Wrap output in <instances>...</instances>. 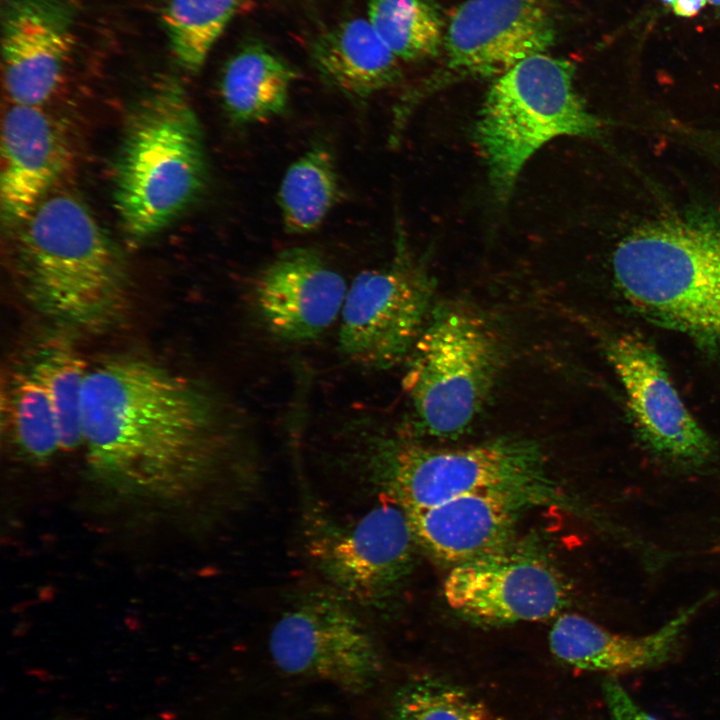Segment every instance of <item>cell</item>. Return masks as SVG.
<instances>
[{
    "instance_id": "obj_15",
    "label": "cell",
    "mask_w": 720,
    "mask_h": 720,
    "mask_svg": "<svg viewBox=\"0 0 720 720\" xmlns=\"http://www.w3.org/2000/svg\"><path fill=\"white\" fill-rule=\"evenodd\" d=\"M73 24L66 0H5L2 62L12 104L42 106L50 99L72 51Z\"/></svg>"
},
{
    "instance_id": "obj_25",
    "label": "cell",
    "mask_w": 720,
    "mask_h": 720,
    "mask_svg": "<svg viewBox=\"0 0 720 720\" xmlns=\"http://www.w3.org/2000/svg\"><path fill=\"white\" fill-rule=\"evenodd\" d=\"M29 370L50 401L61 450L71 451L82 445L81 405L89 368L71 347L53 344L39 354Z\"/></svg>"
},
{
    "instance_id": "obj_10",
    "label": "cell",
    "mask_w": 720,
    "mask_h": 720,
    "mask_svg": "<svg viewBox=\"0 0 720 720\" xmlns=\"http://www.w3.org/2000/svg\"><path fill=\"white\" fill-rule=\"evenodd\" d=\"M396 232L391 263L355 277L340 315V350L367 369L385 370L409 356L430 304V281L408 254L401 227Z\"/></svg>"
},
{
    "instance_id": "obj_24",
    "label": "cell",
    "mask_w": 720,
    "mask_h": 720,
    "mask_svg": "<svg viewBox=\"0 0 720 720\" xmlns=\"http://www.w3.org/2000/svg\"><path fill=\"white\" fill-rule=\"evenodd\" d=\"M242 0H167L161 14L173 55L198 72L240 8Z\"/></svg>"
},
{
    "instance_id": "obj_16",
    "label": "cell",
    "mask_w": 720,
    "mask_h": 720,
    "mask_svg": "<svg viewBox=\"0 0 720 720\" xmlns=\"http://www.w3.org/2000/svg\"><path fill=\"white\" fill-rule=\"evenodd\" d=\"M523 504L515 494L485 490L405 512L416 545L453 568L510 547Z\"/></svg>"
},
{
    "instance_id": "obj_19",
    "label": "cell",
    "mask_w": 720,
    "mask_h": 720,
    "mask_svg": "<svg viewBox=\"0 0 720 720\" xmlns=\"http://www.w3.org/2000/svg\"><path fill=\"white\" fill-rule=\"evenodd\" d=\"M311 57L320 76L353 101H366L401 78L400 60L364 18L321 33L312 43Z\"/></svg>"
},
{
    "instance_id": "obj_23",
    "label": "cell",
    "mask_w": 720,
    "mask_h": 720,
    "mask_svg": "<svg viewBox=\"0 0 720 720\" xmlns=\"http://www.w3.org/2000/svg\"><path fill=\"white\" fill-rule=\"evenodd\" d=\"M367 19L400 61L434 57L444 44L440 15L429 0H369Z\"/></svg>"
},
{
    "instance_id": "obj_28",
    "label": "cell",
    "mask_w": 720,
    "mask_h": 720,
    "mask_svg": "<svg viewBox=\"0 0 720 720\" xmlns=\"http://www.w3.org/2000/svg\"><path fill=\"white\" fill-rule=\"evenodd\" d=\"M672 13L679 17L696 16L708 6L720 7V0H662Z\"/></svg>"
},
{
    "instance_id": "obj_2",
    "label": "cell",
    "mask_w": 720,
    "mask_h": 720,
    "mask_svg": "<svg viewBox=\"0 0 720 720\" xmlns=\"http://www.w3.org/2000/svg\"><path fill=\"white\" fill-rule=\"evenodd\" d=\"M24 223L13 270L25 300L47 317L84 330L118 320L127 303L123 264L87 207L73 196L53 195Z\"/></svg>"
},
{
    "instance_id": "obj_4",
    "label": "cell",
    "mask_w": 720,
    "mask_h": 720,
    "mask_svg": "<svg viewBox=\"0 0 720 720\" xmlns=\"http://www.w3.org/2000/svg\"><path fill=\"white\" fill-rule=\"evenodd\" d=\"M207 158L199 119L183 89L161 83L127 122L114 173V205L135 239L173 222L203 192Z\"/></svg>"
},
{
    "instance_id": "obj_22",
    "label": "cell",
    "mask_w": 720,
    "mask_h": 720,
    "mask_svg": "<svg viewBox=\"0 0 720 720\" xmlns=\"http://www.w3.org/2000/svg\"><path fill=\"white\" fill-rule=\"evenodd\" d=\"M2 418L13 444L28 460L46 462L61 450L54 411L30 370L8 377L2 390Z\"/></svg>"
},
{
    "instance_id": "obj_26",
    "label": "cell",
    "mask_w": 720,
    "mask_h": 720,
    "mask_svg": "<svg viewBox=\"0 0 720 720\" xmlns=\"http://www.w3.org/2000/svg\"><path fill=\"white\" fill-rule=\"evenodd\" d=\"M389 720H500L464 689L433 678L408 682L394 695Z\"/></svg>"
},
{
    "instance_id": "obj_12",
    "label": "cell",
    "mask_w": 720,
    "mask_h": 720,
    "mask_svg": "<svg viewBox=\"0 0 720 720\" xmlns=\"http://www.w3.org/2000/svg\"><path fill=\"white\" fill-rule=\"evenodd\" d=\"M607 354L646 446L679 464L699 466L711 461L714 443L685 406L660 355L630 334L613 338Z\"/></svg>"
},
{
    "instance_id": "obj_20",
    "label": "cell",
    "mask_w": 720,
    "mask_h": 720,
    "mask_svg": "<svg viewBox=\"0 0 720 720\" xmlns=\"http://www.w3.org/2000/svg\"><path fill=\"white\" fill-rule=\"evenodd\" d=\"M295 70L260 43L238 50L226 63L220 96L229 119L249 125L286 112Z\"/></svg>"
},
{
    "instance_id": "obj_11",
    "label": "cell",
    "mask_w": 720,
    "mask_h": 720,
    "mask_svg": "<svg viewBox=\"0 0 720 720\" xmlns=\"http://www.w3.org/2000/svg\"><path fill=\"white\" fill-rule=\"evenodd\" d=\"M443 594L456 613L486 626L545 621L560 615L569 599L567 582L552 564L510 547L451 568Z\"/></svg>"
},
{
    "instance_id": "obj_6",
    "label": "cell",
    "mask_w": 720,
    "mask_h": 720,
    "mask_svg": "<svg viewBox=\"0 0 720 720\" xmlns=\"http://www.w3.org/2000/svg\"><path fill=\"white\" fill-rule=\"evenodd\" d=\"M575 66L540 53L496 78L475 125L491 184L506 200L527 160L559 136H594L600 123L574 88Z\"/></svg>"
},
{
    "instance_id": "obj_21",
    "label": "cell",
    "mask_w": 720,
    "mask_h": 720,
    "mask_svg": "<svg viewBox=\"0 0 720 720\" xmlns=\"http://www.w3.org/2000/svg\"><path fill=\"white\" fill-rule=\"evenodd\" d=\"M340 194L332 154L322 145L309 148L288 167L277 192L285 231L301 235L319 228Z\"/></svg>"
},
{
    "instance_id": "obj_14",
    "label": "cell",
    "mask_w": 720,
    "mask_h": 720,
    "mask_svg": "<svg viewBox=\"0 0 720 720\" xmlns=\"http://www.w3.org/2000/svg\"><path fill=\"white\" fill-rule=\"evenodd\" d=\"M347 291L343 276L318 251L293 247L258 274L253 302L272 335L304 342L320 336L341 315Z\"/></svg>"
},
{
    "instance_id": "obj_18",
    "label": "cell",
    "mask_w": 720,
    "mask_h": 720,
    "mask_svg": "<svg viewBox=\"0 0 720 720\" xmlns=\"http://www.w3.org/2000/svg\"><path fill=\"white\" fill-rule=\"evenodd\" d=\"M707 599L642 636L619 634L582 615L563 613L550 630L549 647L559 661L577 669L624 673L650 668L670 658L684 628Z\"/></svg>"
},
{
    "instance_id": "obj_27",
    "label": "cell",
    "mask_w": 720,
    "mask_h": 720,
    "mask_svg": "<svg viewBox=\"0 0 720 720\" xmlns=\"http://www.w3.org/2000/svg\"><path fill=\"white\" fill-rule=\"evenodd\" d=\"M602 690L610 720H658L643 709L617 680H605Z\"/></svg>"
},
{
    "instance_id": "obj_8",
    "label": "cell",
    "mask_w": 720,
    "mask_h": 720,
    "mask_svg": "<svg viewBox=\"0 0 720 720\" xmlns=\"http://www.w3.org/2000/svg\"><path fill=\"white\" fill-rule=\"evenodd\" d=\"M312 503L304 511V550L329 589L354 606L387 610L411 574L416 542L405 510L381 502L343 522Z\"/></svg>"
},
{
    "instance_id": "obj_1",
    "label": "cell",
    "mask_w": 720,
    "mask_h": 720,
    "mask_svg": "<svg viewBox=\"0 0 720 720\" xmlns=\"http://www.w3.org/2000/svg\"><path fill=\"white\" fill-rule=\"evenodd\" d=\"M81 433L100 478L129 492L160 496L216 480L229 441L209 394L131 358L89 368Z\"/></svg>"
},
{
    "instance_id": "obj_9",
    "label": "cell",
    "mask_w": 720,
    "mask_h": 720,
    "mask_svg": "<svg viewBox=\"0 0 720 720\" xmlns=\"http://www.w3.org/2000/svg\"><path fill=\"white\" fill-rule=\"evenodd\" d=\"M269 651L283 672L353 694L368 690L382 669L376 642L354 605L329 588L296 596L270 632Z\"/></svg>"
},
{
    "instance_id": "obj_17",
    "label": "cell",
    "mask_w": 720,
    "mask_h": 720,
    "mask_svg": "<svg viewBox=\"0 0 720 720\" xmlns=\"http://www.w3.org/2000/svg\"><path fill=\"white\" fill-rule=\"evenodd\" d=\"M62 139L42 106L12 104L1 134L0 197L8 224L25 222L64 167Z\"/></svg>"
},
{
    "instance_id": "obj_3",
    "label": "cell",
    "mask_w": 720,
    "mask_h": 720,
    "mask_svg": "<svg viewBox=\"0 0 720 720\" xmlns=\"http://www.w3.org/2000/svg\"><path fill=\"white\" fill-rule=\"evenodd\" d=\"M361 432L354 446L360 472L404 510L485 490L512 493L528 503L554 494L544 455L528 440L504 437L468 447L435 448L376 424Z\"/></svg>"
},
{
    "instance_id": "obj_5",
    "label": "cell",
    "mask_w": 720,
    "mask_h": 720,
    "mask_svg": "<svg viewBox=\"0 0 720 720\" xmlns=\"http://www.w3.org/2000/svg\"><path fill=\"white\" fill-rule=\"evenodd\" d=\"M612 265L636 312L720 359V228L650 225L619 243Z\"/></svg>"
},
{
    "instance_id": "obj_7",
    "label": "cell",
    "mask_w": 720,
    "mask_h": 720,
    "mask_svg": "<svg viewBox=\"0 0 720 720\" xmlns=\"http://www.w3.org/2000/svg\"><path fill=\"white\" fill-rule=\"evenodd\" d=\"M500 351L488 324L471 310L437 309L414 344L403 387L424 433L462 435L495 381Z\"/></svg>"
},
{
    "instance_id": "obj_13",
    "label": "cell",
    "mask_w": 720,
    "mask_h": 720,
    "mask_svg": "<svg viewBox=\"0 0 720 720\" xmlns=\"http://www.w3.org/2000/svg\"><path fill=\"white\" fill-rule=\"evenodd\" d=\"M557 26L549 0H466L444 35L447 67L454 73L499 77L550 48Z\"/></svg>"
}]
</instances>
